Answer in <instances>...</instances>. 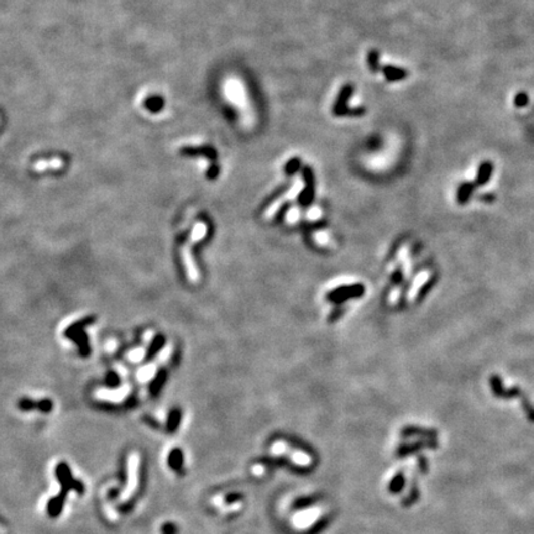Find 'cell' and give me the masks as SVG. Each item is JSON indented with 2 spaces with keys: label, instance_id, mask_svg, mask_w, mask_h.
Here are the masks:
<instances>
[{
  "label": "cell",
  "instance_id": "cell-11",
  "mask_svg": "<svg viewBox=\"0 0 534 534\" xmlns=\"http://www.w3.org/2000/svg\"><path fill=\"white\" fill-rule=\"evenodd\" d=\"M382 73H384L386 79L390 80V82H400V80L404 79L408 75L407 71H404L403 68L395 66H385L382 68Z\"/></svg>",
  "mask_w": 534,
  "mask_h": 534
},
{
  "label": "cell",
  "instance_id": "cell-9",
  "mask_svg": "<svg viewBox=\"0 0 534 534\" xmlns=\"http://www.w3.org/2000/svg\"><path fill=\"white\" fill-rule=\"evenodd\" d=\"M303 176H304V180H306L307 187H306V190H304V192L301 194L299 202H301V204H303V206H307V204L311 203V201L313 198V193H314V190H313V187H314V178H313V173L309 167H306V168H304Z\"/></svg>",
  "mask_w": 534,
  "mask_h": 534
},
{
  "label": "cell",
  "instance_id": "cell-15",
  "mask_svg": "<svg viewBox=\"0 0 534 534\" xmlns=\"http://www.w3.org/2000/svg\"><path fill=\"white\" fill-rule=\"evenodd\" d=\"M144 356H145V349L144 347H139V349H135L133 350V351L129 352L128 360L131 361V363H139V361H141L142 359H144Z\"/></svg>",
  "mask_w": 534,
  "mask_h": 534
},
{
  "label": "cell",
  "instance_id": "cell-8",
  "mask_svg": "<svg viewBox=\"0 0 534 534\" xmlns=\"http://www.w3.org/2000/svg\"><path fill=\"white\" fill-rule=\"evenodd\" d=\"M299 191H301V186H299L298 183H297V185H295V187H293L292 190L290 191V192H287V193L285 194V196H282V197H280V198H277L276 201H275L274 203H272L271 206L269 207V209L266 210V213H265L266 219H271V218L274 217L275 214H276L277 210H279L280 208H281L282 204L285 203L286 201H288V199H291V198H293V197H296L297 194L299 193Z\"/></svg>",
  "mask_w": 534,
  "mask_h": 534
},
{
  "label": "cell",
  "instance_id": "cell-20",
  "mask_svg": "<svg viewBox=\"0 0 534 534\" xmlns=\"http://www.w3.org/2000/svg\"><path fill=\"white\" fill-rule=\"evenodd\" d=\"M169 463H171V465L173 466V468H178L181 464V454L180 452H174L172 453L171 458H169Z\"/></svg>",
  "mask_w": 534,
  "mask_h": 534
},
{
  "label": "cell",
  "instance_id": "cell-5",
  "mask_svg": "<svg viewBox=\"0 0 534 534\" xmlns=\"http://www.w3.org/2000/svg\"><path fill=\"white\" fill-rule=\"evenodd\" d=\"M365 292V288L363 285H351V286H342L340 288L333 290L328 295V299L335 303H340L347 298H355L360 297Z\"/></svg>",
  "mask_w": 534,
  "mask_h": 534
},
{
  "label": "cell",
  "instance_id": "cell-17",
  "mask_svg": "<svg viewBox=\"0 0 534 534\" xmlns=\"http://www.w3.org/2000/svg\"><path fill=\"white\" fill-rule=\"evenodd\" d=\"M314 240L317 241V244L323 245V246H325V245L329 244V236H328V234L324 233V231H318V233H314Z\"/></svg>",
  "mask_w": 534,
  "mask_h": 534
},
{
  "label": "cell",
  "instance_id": "cell-21",
  "mask_svg": "<svg viewBox=\"0 0 534 534\" xmlns=\"http://www.w3.org/2000/svg\"><path fill=\"white\" fill-rule=\"evenodd\" d=\"M308 218H309V219H313V220L319 219V218H320V210L318 209V208H315V207L311 208V209H309V212H308Z\"/></svg>",
  "mask_w": 534,
  "mask_h": 534
},
{
  "label": "cell",
  "instance_id": "cell-12",
  "mask_svg": "<svg viewBox=\"0 0 534 534\" xmlns=\"http://www.w3.org/2000/svg\"><path fill=\"white\" fill-rule=\"evenodd\" d=\"M492 163L489 162V161H485V162L481 163V166L479 167V171H477V176H476V185H485V183L489 181V178L491 177V173H492Z\"/></svg>",
  "mask_w": 534,
  "mask_h": 534
},
{
  "label": "cell",
  "instance_id": "cell-1",
  "mask_svg": "<svg viewBox=\"0 0 534 534\" xmlns=\"http://www.w3.org/2000/svg\"><path fill=\"white\" fill-rule=\"evenodd\" d=\"M206 234H207L206 224L197 223L196 225H194L190 240H188L187 244L182 247V251H181V255H182V260H183V265H185L186 272H187V276L191 282H197L199 280V272H198V270H197L196 263H194V261L192 258L191 246H192L193 244H196V242L201 241V240L206 236Z\"/></svg>",
  "mask_w": 534,
  "mask_h": 534
},
{
  "label": "cell",
  "instance_id": "cell-2",
  "mask_svg": "<svg viewBox=\"0 0 534 534\" xmlns=\"http://www.w3.org/2000/svg\"><path fill=\"white\" fill-rule=\"evenodd\" d=\"M139 469H140V455L137 453H133L128 458V477H126V485L120 493L121 502H126L134 496L135 491L139 486Z\"/></svg>",
  "mask_w": 534,
  "mask_h": 534
},
{
  "label": "cell",
  "instance_id": "cell-7",
  "mask_svg": "<svg viewBox=\"0 0 534 534\" xmlns=\"http://www.w3.org/2000/svg\"><path fill=\"white\" fill-rule=\"evenodd\" d=\"M418 473V461L417 459H412L407 465L406 475H404V489L402 492V497L406 501H408L412 497L413 493L415 480H417Z\"/></svg>",
  "mask_w": 534,
  "mask_h": 534
},
{
  "label": "cell",
  "instance_id": "cell-4",
  "mask_svg": "<svg viewBox=\"0 0 534 534\" xmlns=\"http://www.w3.org/2000/svg\"><path fill=\"white\" fill-rule=\"evenodd\" d=\"M272 453L280 455H286L290 458L295 464H298L301 466H309L312 464V457L307 453L302 452L299 449H293L285 441H276L271 448Z\"/></svg>",
  "mask_w": 534,
  "mask_h": 534
},
{
  "label": "cell",
  "instance_id": "cell-13",
  "mask_svg": "<svg viewBox=\"0 0 534 534\" xmlns=\"http://www.w3.org/2000/svg\"><path fill=\"white\" fill-rule=\"evenodd\" d=\"M473 188H474L473 183H468V182L463 183V185L459 187V190H458V194H457L458 203L464 204L465 202H468L469 197H470L471 192H473Z\"/></svg>",
  "mask_w": 534,
  "mask_h": 534
},
{
  "label": "cell",
  "instance_id": "cell-14",
  "mask_svg": "<svg viewBox=\"0 0 534 534\" xmlns=\"http://www.w3.org/2000/svg\"><path fill=\"white\" fill-rule=\"evenodd\" d=\"M368 66L370 68L371 72H377L380 68V62H379V53L377 51H370L368 53Z\"/></svg>",
  "mask_w": 534,
  "mask_h": 534
},
{
  "label": "cell",
  "instance_id": "cell-10",
  "mask_svg": "<svg viewBox=\"0 0 534 534\" xmlns=\"http://www.w3.org/2000/svg\"><path fill=\"white\" fill-rule=\"evenodd\" d=\"M429 277H430V274L428 271L422 272V274H419L417 277H415L414 282L412 283V286H411V290H409L408 295H407V298H408L409 302L414 301L415 297H417L418 295V292H419L420 288H422V286L424 285L428 280H429Z\"/></svg>",
  "mask_w": 534,
  "mask_h": 534
},
{
  "label": "cell",
  "instance_id": "cell-19",
  "mask_svg": "<svg viewBox=\"0 0 534 534\" xmlns=\"http://www.w3.org/2000/svg\"><path fill=\"white\" fill-rule=\"evenodd\" d=\"M528 103V96L525 93H519L518 96L516 97V99H514V104L517 105V107H524V105H527Z\"/></svg>",
  "mask_w": 534,
  "mask_h": 534
},
{
  "label": "cell",
  "instance_id": "cell-6",
  "mask_svg": "<svg viewBox=\"0 0 534 534\" xmlns=\"http://www.w3.org/2000/svg\"><path fill=\"white\" fill-rule=\"evenodd\" d=\"M130 385H124L121 387L117 388V390H105V388H101L96 392V397L99 400L113 402V403H120L126 398V396L130 393Z\"/></svg>",
  "mask_w": 534,
  "mask_h": 534
},
{
  "label": "cell",
  "instance_id": "cell-16",
  "mask_svg": "<svg viewBox=\"0 0 534 534\" xmlns=\"http://www.w3.org/2000/svg\"><path fill=\"white\" fill-rule=\"evenodd\" d=\"M299 160L298 158H292V160L290 161L287 164H286L285 167V171L287 174H293L295 172H297V169L299 168Z\"/></svg>",
  "mask_w": 534,
  "mask_h": 534
},
{
  "label": "cell",
  "instance_id": "cell-3",
  "mask_svg": "<svg viewBox=\"0 0 534 534\" xmlns=\"http://www.w3.org/2000/svg\"><path fill=\"white\" fill-rule=\"evenodd\" d=\"M352 92H354V87L351 84H346L341 88L340 93H339L338 98H336L335 103L333 107V113L338 117H344V115H354V117H359V115L365 114V108H347V103H349V99L351 97Z\"/></svg>",
  "mask_w": 534,
  "mask_h": 534
},
{
  "label": "cell",
  "instance_id": "cell-18",
  "mask_svg": "<svg viewBox=\"0 0 534 534\" xmlns=\"http://www.w3.org/2000/svg\"><path fill=\"white\" fill-rule=\"evenodd\" d=\"M298 217H299V210L297 209V208H291V209L288 210L287 215H286V220H287L290 224H293L298 220Z\"/></svg>",
  "mask_w": 534,
  "mask_h": 534
}]
</instances>
